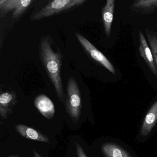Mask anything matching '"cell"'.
Wrapping results in <instances>:
<instances>
[{"instance_id":"cell-1","label":"cell","mask_w":157,"mask_h":157,"mask_svg":"<svg viewBox=\"0 0 157 157\" xmlns=\"http://www.w3.org/2000/svg\"><path fill=\"white\" fill-rule=\"evenodd\" d=\"M53 38L50 35L42 36L39 41L38 56L48 78L54 86L59 101L65 105L66 97L61 77L63 56L59 48L53 49Z\"/></svg>"},{"instance_id":"cell-2","label":"cell","mask_w":157,"mask_h":157,"mask_svg":"<svg viewBox=\"0 0 157 157\" xmlns=\"http://www.w3.org/2000/svg\"><path fill=\"white\" fill-rule=\"evenodd\" d=\"M88 0L44 1L36 5L31 13V21H37L73 10L82 6Z\"/></svg>"},{"instance_id":"cell-3","label":"cell","mask_w":157,"mask_h":157,"mask_svg":"<svg viewBox=\"0 0 157 157\" xmlns=\"http://www.w3.org/2000/svg\"><path fill=\"white\" fill-rule=\"evenodd\" d=\"M65 107L70 117L74 123L78 121L81 113V94L78 82L73 77L68 80Z\"/></svg>"},{"instance_id":"cell-4","label":"cell","mask_w":157,"mask_h":157,"mask_svg":"<svg viewBox=\"0 0 157 157\" xmlns=\"http://www.w3.org/2000/svg\"><path fill=\"white\" fill-rule=\"evenodd\" d=\"M35 2V0H0L1 17L12 12V19H20Z\"/></svg>"},{"instance_id":"cell-5","label":"cell","mask_w":157,"mask_h":157,"mask_svg":"<svg viewBox=\"0 0 157 157\" xmlns=\"http://www.w3.org/2000/svg\"><path fill=\"white\" fill-rule=\"evenodd\" d=\"M74 34L85 53L110 72L115 75L116 70L114 67L105 56L79 33L75 32Z\"/></svg>"},{"instance_id":"cell-6","label":"cell","mask_w":157,"mask_h":157,"mask_svg":"<svg viewBox=\"0 0 157 157\" xmlns=\"http://www.w3.org/2000/svg\"><path fill=\"white\" fill-rule=\"evenodd\" d=\"M18 102L16 93L13 91L1 93L0 95V115L3 120L13 112V107Z\"/></svg>"},{"instance_id":"cell-7","label":"cell","mask_w":157,"mask_h":157,"mask_svg":"<svg viewBox=\"0 0 157 157\" xmlns=\"http://www.w3.org/2000/svg\"><path fill=\"white\" fill-rule=\"evenodd\" d=\"M139 52L140 56L145 60L149 69L157 78V68L154 62L151 49L149 47L143 33L139 31Z\"/></svg>"},{"instance_id":"cell-8","label":"cell","mask_w":157,"mask_h":157,"mask_svg":"<svg viewBox=\"0 0 157 157\" xmlns=\"http://www.w3.org/2000/svg\"><path fill=\"white\" fill-rule=\"evenodd\" d=\"M34 105L40 113L48 119H51L55 116V105L49 97L44 94H40L34 100Z\"/></svg>"},{"instance_id":"cell-9","label":"cell","mask_w":157,"mask_h":157,"mask_svg":"<svg viewBox=\"0 0 157 157\" xmlns=\"http://www.w3.org/2000/svg\"><path fill=\"white\" fill-rule=\"evenodd\" d=\"M15 128L21 136L25 138L44 143H50L49 137L47 135L30 127L22 124H18L15 126Z\"/></svg>"},{"instance_id":"cell-10","label":"cell","mask_w":157,"mask_h":157,"mask_svg":"<svg viewBox=\"0 0 157 157\" xmlns=\"http://www.w3.org/2000/svg\"><path fill=\"white\" fill-rule=\"evenodd\" d=\"M130 9L139 15H150L157 10V0H137L132 3Z\"/></svg>"},{"instance_id":"cell-11","label":"cell","mask_w":157,"mask_h":157,"mask_svg":"<svg viewBox=\"0 0 157 157\" xmlns=\"http://www.w3.org/2000/svg\"><path fill=\"white\" fill-rule=\"evenodd\" d=\"M115 0H107L101 10L102 21L105 35L110 37L112 31V23L113 20Z\"/></svg>"},{"instance_id":"cell-12","label":"cell","mask_w":157,"mask_h":157,"mask_svg":"<svg viewBox=\"0 0 157 157\" xmlns=\"http://www.w3.org/2000/svg\"><path fill=\"white\" fill-rule=\"evenodd\" d=\"M157 122V101L151 105L143 121L140 130V135L145 137L151 132Z\"/></svg>"},{"instance_id":"cell-13","label":"cell","mask_w":157,"mask_h":157,"mask_svg":"<svg viewBox=\"0 0 157 157\" xmlns=\"http://www.w3.org/2000/svg\"><path fill=\"white\" fill-rule=\"evenodd\" d=\"M101 149L106 157H132L124 149L115 144L105 143Z\"/></svg>"},{"instance_id":"cell-14","label":"cell","mask_w":157,"mask_h":157,"mask_svg":"<svg viewBox=\"0 0 157 157\" xmlns=\"http://www.w3.org/2000/svg\"><path fill=\"white\" fill-rule=\"evenodd\" d=\"M145 34L157 68V32L147 28L145 29Z\"/></svg>"},{"instance_id":"cell-15","label":"cell","mask_w":157,"mask_h":157,"mask_svg":"<svg viewBox=\"0 0 157 157\" xmlns=\"http://www.w3.org/2000/svg\"><path fill=\"white\" fill-rule=\"evenodd\" d=\"M76 146V152L78 157H87L84 150L82 146L78 142H75Z\"/></svg>"},{"instance_id":"cell-16","label":"cell","mask_w":157,"mask_h":157,"mask_svg":"<svg viewBox=\"0 0 157 157\" xmlns=\"http://www.w3.org/2000/svg\"><path fill=\"white\" fill-rule=\"evenodd\" d=\"M33 157H42V156L35 149H33Z\"/></svg>"},{"instance_id":"cell-17","label":"cell","mask_w":157,"mask_h":157,"mask_svg":"<svg viewBox=\"0 0 157 157\" xmlns=\"http://www.w3.org/2000/svg\"><path fill=\"white\" fill-rule=\"evenodd\" d=\"M9 157H20V156L18 155H11V156H10Z\"/></svg>"},{"instance_id":"cell-18","label":"cell","mask_w":157,"mask_h":157,"mask_svg":"<svg viewBox=\"0 0 157 157\" xmlns=\"http://www.w3.org/2000/svg\"></svg>"}]
</instances>
